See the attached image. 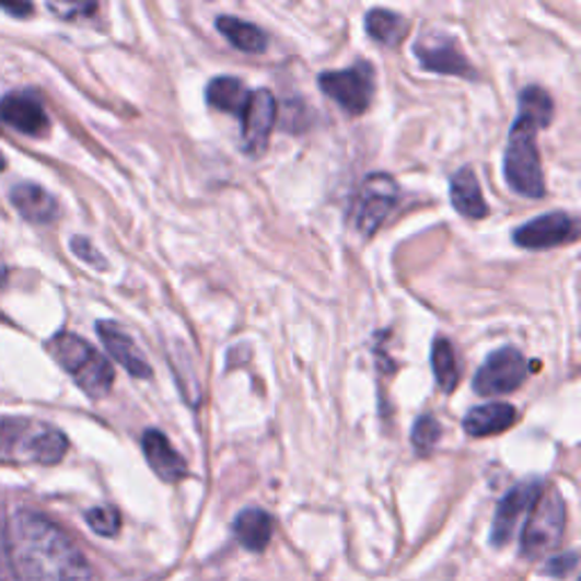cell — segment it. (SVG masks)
<instances>
[{"mask_svg":"<svg viewBox=\"0 0 581 581\" xmlns=\"http://www.w3.org/2000/svg\"><path fill=\"white\" fill-rule=\"evenodd\" d=\"M5 543L16 581H94V568L80 547L37 511H16Z\"/></svg>","mask_w":581,"mask_h":581,"instance_id":"1","label":"cell"},{"mask_svg":"<svg viewBox=\"0 0 581 581\" xmlns=\"http://www.w3.org/2000/svg\"><path fill=\"white\" fill-rule=\"evenodd\" d=\"M543 130L534 118L518 114L504 150L507 185L523 198L538 200L545 196V177L536 146V132Z\"/></svg>","mask_w":581,"mask_h":581,"instance_id":"2","label":"cell"},{"mask_svg":"<svg viewBox=\"0 0 581 581\" xmlns=\"http://www.w3.org/2000/svg\"><path fill=\"white\" fill-rule=\"evenodd\" d=\"M48 352L75 380V384L94 400H101L114 384L112 363L78 334L59 332L48 341Z\"/></svg>","mask_w":581,"mask_h":581,"instance_id":"3","label":"cell"},{"mask_svg":"<svg viewBox=\"0 0 581 581\" xmlns=\"http://www.w3.org/2000/svg\"><path fill=\"white\" fill-rule=\"evenodd\" d=\"M67 450V437L48 422L30 418L0 420V452L12 458L50 466L62 462Z\"/></svg>","mask_w":581,"mask_h":581,"instance_id":"4","label":"cell"},{"mask_svg":"<svg viewBox=\"0 0 581 581\" xmlns=\"http://www.w3.org/2000/svg\"><path fill=\"white\" fill-rule=\"evenodd\" d=\"M566 530V504L557 491L541 493L520 538V555L527 559H538L561 543Z\"/></svg>","mask_w":581,"mask_h":581,"instance_id":"5","label":"cell"},{"mask_svg":"<svg viewBox=\"0 0 581 581\" xmlns=\"http://www.w3.org/2000/svg\"><path fill=\"white\" fill-rule=\"evenodd\" d=\"M323 94L346 114L359 116L371 107L375 96V69L371 62H357L344 71H325L318 78Z\"/></svg>","mask_w":581,"mask_h":581,"instance_id":"6","label":"cell"},{"mask_svg":"<svg viewBox=\"0 0 581 581\" xmlns=\"http://www.w3.org/2000/svg\"><path fill=\"white\" fill-rule=\"evenodd\" d=\"M530 377V365L523 352L504 346L486 357L475 375L473 388L484 397H498L518 391Z\"/></svg>","mask_w":581,"mask_h":581,"instance_id":"7","label":"cell"},{"mask_svg":"<svg viewBox=\"0 0 581 581\" xmlns=\"http://www.w3.org/2000/svg\"><path fill=\"white\" fill-rule=\"evenodd\" d=\"M397 196H400V189H397L395 179L391 175L373 173L365 177L355 198V213H352L359 234L373 236L388 219V213L395 209Z\"/></svg>","mask_w":581,"mask_h":581,"instance_id":"8","label":"cell"},{"mask_svg":"<svg viewBox=\"0 0 581 581\" xmlns=\"http://www.w3.org/2000/svg\"><path fill=\"white\" fill-rule=\"evenodd\" d=\"M275 114H278V105H275L270 91L268 89L253 91L246 109L241 114V126H243L241 143L243 152H246L248 158H262L266 152L275 124Z\"/></svg>","mask_w":581,"mask_h":581,"instance_id":"9","label":"cell"},{"mask_svg":"<svg viewBox=\"0 0 581 581\" xmlns=\"http://www.w3.org/2000/svg\"><path fill=\"white\" fill-rule=\"evenodd\" d=\"M414 50H416L418 62L427 71H434L441 75H456V78H466V80L477 78L464 50L458 48V42L450 35H443V33L427 35L422 37V42L416 44Z\"/></svg>","mask_w":581,"mask_h":581,"instance_id":"10","label":"cell"},{"mask_svg":"<svg viewBox=\"0 0 581 581\" xmlns=\"http://www.w3.org/2000/svg\"><path fill=\"white\" fill-rule=\"evenodd\" d=\"M579 234L577 221L563 211L545 213L525 225H520L513 232L515 246L527 248V251H545V248H557L563 243H572Z\"/></svg>","mask_w":581,"mask_h":581,"instance_id":"11","label":"cell"},{"mask_svg":"<svg viewBox=\"0 0 581 581\" xmlns=\"http://www.w3.org/2000/svg\"><path fill=\"white\" fill-rule=\"evenodd\" d=\"M543 493V481L541 479H530L513 486L511 491L502 498L498 511H496V520H493V543L498 547L507 545L515 530L520 527V523L532 513L536 500Z\"/></svg>","mask_w":581,"mask_h":581,"instance_id":"12","label":"cell"},{"mask_svg":"<svg viewBox=\"0 0 581 581\" xmlns=\"http://www.w3.org/2000/svg\"><path fill=\"white\" fill-rule=\"evenodd\" d=\"M96 329H98V336H101V341L105 344L109 357L116 363L124 365V369L132 377H137V380H150L152 377V369H150L148 359L141 355L137 344L130 339L124 329H120L112 321H101L96 325Z\"/></svg>","mask_w":581,"mask_h":581,"instance_id":"13","label":"cell"},{"mask_svg":"<svg viewBox=\"0 0 581 581\" xmlns=\"http://www.w3.org/2000/svg\"><path fill=\"white\" fill-rule=\"evenodd\" d=\"M141 448H143L148 466L160 479L175 484V481L187 477V462L171 445V441L164 432L146 430L141 437Z\"/></svg>","mask_w":581,"mask_h":581,"instance_id":"14","label":"cell"},{"mask_svg":"<svg viewBox=\"0 0 581 581\" xmlns=\"http://www.w3.org/2000/svg\"><path fill=\"white\" fill-rule=\"evenodd\" d=\"M0 120L16 132L39 137L48 130L44 105L33 94H12L0 101Z\"/></svg>","mask_w":581,"mask_h":581,"instance_id":"15","label":"cell"},{"mask_svg":"<svg viewBox=\"0 0 581 581\" xmlns=\"http://www.w3.org/2000/svg\"><path fill=\"white\" fill-rule=\"evenodd\" d=\"M518 418V411L509 403H488L481 407H475L466 414L464 418V432L473 439H484V437H496L507 432L509 427H513Z\"/></svg>","mask_w":581,"mask_h":581,"instance_id":"16","label":"cell"},{"mask_svg":"<svg viewBox=\"0 0 581 581\" xmlns=\"http://www.w3.org/2000/svg\"><path fill=\"white\" fill-rule=\"evenodd\" d=\"M450 200L452 207L466 219L479 221L488 217V205L481 196L477 173L470 166H464L454 173L450 182Z\"/></svg>","mask_w":581,"mask_h":581,"instance_id":"17","label":"cell"},{"mask_svg":"<svg viewBox=\"0 0 581 581\" xmlns=\"http://www.w3.org/2000/svg\"><path fill=\"white\" fill-rule=\"evenodd\" d=\"M12 202L30 223H53L59 213L57 200L37 185H19L12 189Z\"/></svg>","mask_w":581,"mask_h":581,"instance_id":"18","label":"cell"},{"mask_svg":"<svg viewBox=\"0 0 581 581\" xmlns=\"http://www.w3.org/2000/svg\"><path fill=\"white\" fill-rule=\"evenodd\" d=\"M234 534L251 553H264L272 536V518L264 509H243L234 520Z\"/></svg>","mask_w":581,"mask_h":581,"instance_id":"19","label":"cell"},{"mask_svg":"<svg viewBox=\"0 0 581 581\" xmlns=\"http://www.w3.org/2000/svg\"><path fill=\"white\" fill-rule=\"evenodd\" d=\"M248 101H251V91L246 89V84H243L236 78L223 75V78H213L207 84V103H209V107L219 109L223 114H232V116L241 118V114H243V109H246Z\"/></svg>","mask_w":581,"mask_h":581,"instance_id":"20","label":"cell"},{"mask_svg":"<svg viewBox=\"0 0 581 581\" xmlns=\"http://www.w3.org/2000/svg\"><path fill=\"white\" fill-rule=\"evenodd\" d=\"M217 30L219 33L241 53L248 55H259L268 48V37L264 30L255 23H248L236 16H219L217 19Z\"/></svg>","mask_w":581,"mask_h":581,"instance_id":"21","label":"cell"},{"mask_svg":"<svg viewBox=\"0 0 581 581\" xmlns=\"http://www.w3.org/2000/svg\"><path fill=\"white\" fill-rule=\"evenodd\" d=\"M405 16L388 10H371L365 14V33L369 37L386 48H395L407 35Z\"/></svg>","mask_w":581,"mask_h":581,"instance_id":"22","label":"cell"},{"mask_svg":"<svg viewBox=\"0 0 581 581\" xmlns=\"http://www.w3.org/2000/svg\"><path fill=\"white\" fill-rule=\"evenodd\" d=\"M432 371L443 393H452L458 384V377H462V373H458L454 346L445 339V336H439L432 346Z\"/></svg>","mask_w":581,"mask_h":581,"instance_id":"23","label":"cell"},{"mask_svg":"<svg viewBox=\"0 0 581 581\" xmlns=\"http://www.w3.org/2000/svg\"><path fill=\"white\" fill-rule=\"evenodd\" d=\"M518 114L530 116L534 118L536 124H541L543 128H547L553 124V116H555V103L549 98L547 91L543 86H525L520 91L518 96Z\"/></svg>","mask_w":581,"mask_h":581,"instance_id":"24","label":"cell"},{"mask_svg":"<svg viewBox=\"0 0 581 581\" xmlns=\"http://www.w3.org/2000/svg\"><path fill=\"white\" fill-rule=\"evenodd\" d=\"M441 439V425L437 418L432 416H420L416 422H414V430H411V443L416 448L418 454L427 456L434 445L439 443Z\"/></svg>","mask_w":581,"mask_h":581,"instance_id":"25","label":"cell"},{"mask_svg":"<svg viewBox=\"0 0 581 581\" xmlns=\"http://www.w3.org/2000/svg\"><path fill=\"white\" fill-rule=\"evenodd\" d=\"M86 525L94 530L98 536L112 538L120 532V515L114 507H96L86 511Z\"/></svg>","mask_w":581,"mask_h":581,"instance_id":"26","label":"cell"},{"mask_svg":"<svg viewBox=\"0 0 581 581\" xmlns=\"http://www.w3.org/2000/svg\"><path fill=\"white\" fill-rule=\"evenodd\" d=\"M71 248H73V253H75L82 262H86L89 266L101 268V270L107 268V262L101 257V253H98L94 246H91V243H89L84 236H75V239L71 241Z\"/></svg>","mask_w":581,"mask_h":581,"instance_id":"27","label":"cell"},{"mask_svg":"<svg viewBox=\"0 0 581 581\" xmlns=\"http://www.w3.org/2000/svg\"><path fill=\"white\" fill-rule=\"evenodd\" d=\"M577 563L574 555H566V557H557L553 563L547 566L549 574H568V570H572Z\"/></svg>","mask_w":581,"mask_h":581,"instance_id":"28","label":"cell"},{"mask_svg":"<svg viewBox=\"0 0 581 581\" xmlns=\"http://www.w3.org/2000/svg\"><path fill=\"white\" fill-rule=\"evenodd\" d=\"M48 8H50V12L59 14V16L67 19V21H71V14H73V12L84 14V12H94V10H96V5H53V3H50Z\"/></svg>","mask_w":581,"mask_h":581,"instance_id":"29","label":"cell"},{"mask_svg":"<svg viewBox=\"0 0 581 581\" xmlns=\"http://www.w3.org/2000/svg\"><path fill=\"white\" fill-rule=\"evenodd\" d=\"M0 10H5V12H14V14H30L33 12V5H0Z\"/></svg>","mask_w":581,"mask_h":581,"instance_id":"30","label":"cell"},{"mask_svg":"<svg viewBox=\"0 0 581 581\" xmlns=\"http://www.w3.org/2000/svg\"><path fill=\"white\" fill-rule=\"evenodd\" d=\"M5 275H8V270H5V264H3V259H0V284L5 282Z\"/></svg>","mask_w":581,"mask_h":581,"instance_id":"31","label":"cell"},{"mask_svg":"<svg viewBox=\"0 0 581 581\" xmlns=\"http://www.w3.org/2000/svg\"><path fill=\"white\" fill-rule=\"evenodd\" d=\"M5 169V158H3V152H0V171Z\"/></svg>","mask_w":581,"mask_h":581,"instance_id":"32","label":"cell"}]
</instances>
